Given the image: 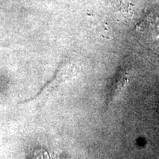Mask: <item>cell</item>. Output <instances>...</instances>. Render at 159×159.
<instances>
[{
  "label": "cell",
  "instance_id": "cell-1",
  "mask_svg": "<svg viewBox=\"0 0 159 159\" xmlns=\"http://www.w3.org/2000/svg\"><path fill=\"white\" fill-rule=\"evenodd\" d=\"M145 31L156 39H159V18L156 16L150 14L145 20V24H143Z\"/></svg>",
  "mask_w": 159,
  "mask_h": 159
}]
</instances>
